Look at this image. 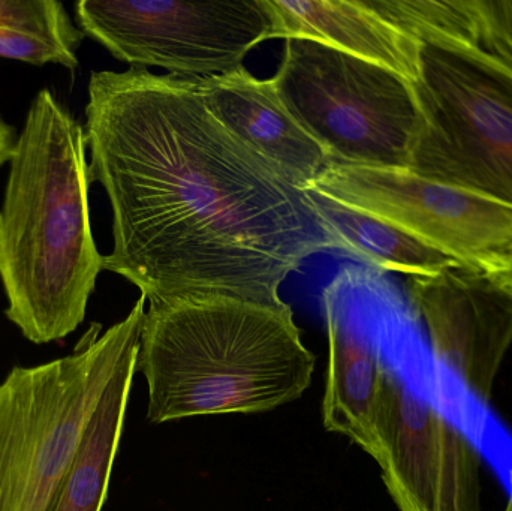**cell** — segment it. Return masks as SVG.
Segmentation results:
<instances>
[{
  "label": "cell",
  "instance_id": "15",
  "mask_svg": "<svg viewBox=\"0 0 512 511\" xmlns=\"http://www.w3.org/2000/svg\"><path fill=\"white\" fill-rule=\"evenodd\" d=\"M138 347L126 354L111 378L50 511H102L137 374Z\"/></svg>",
  "mask_w": 512,
  "mask_h": 511
},
{
  "label": "cell",
  "instance_id": "6",
  "mask_svg": "<svg viewBox=\"0 0 512 511\" xmlns=\"http://www.w3.org/2000/svg\"><path fill=\"white\" fill-rule=\"evenodd\" d=\"M331 164L408 170L421 111L408 78L309 39H286L273 77Z\"/></svg>",
  "mask_w": 512,
  "mask_h": 511
},
{
  "label": "cell",
  "instance_id": "10",
  "mask_svg": "<svg viewBox=\"0 0 512 511\" xmlns=\"http://www.w3.org/2000/svg\"><path fill=\"white\" fill-rule=\"evenodd\" d=\"M408 288L436 362L487 407L512 344V288L493 270L462 263L411 276Z\"/></svg>",
  "mask_w": 512,
  "mask_h": 511
},
{
  "label": "cell",
  "instance_id": "5",
  "mask_svg": "<svg viewBox=\"0 0 512 511\" xmlns=\"http://www.w3.org/2000/svg\"><path fill=\"white\" fill-rule=\"evenodd\" d=\"M421 128L408 171L512 209V60L418 41Z\"/></svg>",
  "mask_w": 512,
  "mask_h": 511
},
{
  "label": "cell",
  "instance_id": "18",
  "mask_svg": "<svg viewBox=\"0 0 512 511\" xmlns=\"http://www.w3.org/2000/svg\"><path fill=\"white\" fill-rule=\"evenodd\" d=\"M17 138L18 135L15 134V129L0 117V167L11 161Z\"/></svg>",
  "mask_w": 512,
  "mask_h": 511
},
{
  "label": "cell",
  "instance_id": "11",
  "mask_svg": "<svg viewBox=\"0 0 512 511\" xmlns=\"http://www.w3.org/2000/svg\"><path fill=\"white\" fill-rule=\"evenodd\" d=\"M195 83L219 123L301 188H309L330 167L331 159L286 107L273 78L259 80L243 66L195 77Z\"/></svg>",
  "mask_w": 512,
  "mask_h": 511
},
{
  "label": "cell",
  "instance_id": "16",
  "mask_svg": "<svg viewBox=\"0 0 512 511\" xmlns=\"http://www.w3.org/2000/svg\"><path fill=\"white\" fill-rule=\"evenodd\" d=\"M334 240V249L409 276L433 275L459 261L408 231L307 188Z\"/></svg>",
  "mask_w": 512,
  "mask_h": 511
},
{
  "label": "cell",
  "instance_id": "20",
  "mask_svg": "<svg viewBox=\"0 0 512 511\" xmlns=\"http://www.w3.org/2000/svg\"><path fill=\"white\" fill-rule=\"evenodd\" d=\"M504 511H512V497L510 498V501H508L507 507H505Z\"/></svg>",
  "mask_w": 512,
  "mask_h": 511
},
{
  "label": "cell",
  "instance_id": "7",
  "mask_svg": "<svg viewBox=\"0 0 512 511\" xmlns=\"http://www.w3.org/2000/svg\"><path fill=\"white\" fill-rule=\"evenodd\" d=\"M81 32L134 68L159 66L179 77L243 68L249 51L273 39L268 0H80Z\"/></svg>",
  "mask_w": 512,
  "mask_h": 511
},
{
  "label": "cell",
  "instance_id": "2",
  "mask_svg": "<svg viewBox=\"0 0 512 511\" xmlns=\"http://www.w3.org/2000/svg\"><path fill=\"white\" fill-rule=\"evenodd\" d=\"M86 150L83 126L42 89L18 134L0 207L5 315L33 344L80 327L104 270L90 225Z\"/></svg>",
  "mask_w": 512,
  "mask_h": 511
},
{
  "label": "cell",
  "instance_id": "8",
  "mask_svg": "<svg viewBox=\"0 0 512 511\" xmlns=\"http://www.w3.org/2000/svg\"><path fill=\"white\" fill-rule=\"evenodd\" d=\"M310 189L384 219L468 266L512 251V209L408 170L330 164Z\"/></svg>",
  "mask_w": 512,
  "mask_h": 511
},
{
  "label": "cell",
  "instance_id": "9",
  "mask_svg": "<svg viewBox=\"0 0 512 511\" xmlns=\"http://www.w3.org/2000/svg\"><path fill=\"white\" fill-rule=\"evenodd\" d=\"M382 480L399 511H481V458L471 438L388 369Z\"/></svg>",
  "mask_w": 512,
  "mask_h": 511
},
{
  "label": "cell",
  "instance_id": "17",
  "mask_svg": "<svg viewBox=\"0 0 512 511\" xmlns=\"http://www.w3.org/2000/svg\"><path fill=\"white\" fill-rule=\"evenodd\" d=\"M63 3L56 0H0V57L30 65L78 66L84 39Z\"/></svg>",
  "mask_w": 512,
  "mask_h": 511
},
{
  "label": "cell",
  "instance_id": "4",
  "mask_svg": "<svg viewBox=\"0 0 512 511\" xmlns=\"http://www.w3.org/2000/svg\"><path fill=\"white\" fill-rule=\"evenodd\" d=\"M146 302L104 333L93 323L68 356L15 366L0 384V511H50L111 378L140 345Z\"/></svg>",
  "mask_w": 512,
  "mask_h": 511
},
{
  "label": "cell",
  "instance_id": "3",
  "mask_svg": "<svg viewBox=\"0 0 512 511\" xmlns=\"http://www.w3.org/2000/svg\"><path fill=\"white\" fill-rule=\"evenodd\" d=\"M315 365L288 303L231 297L150 305L137 356L158 425L276 410L306 393Z\"/></svg>",
  "mask_w": 512,
  "mask_h": 511
},
{
  "label": "cell",
  "instance_id": "1",
  "mask_svg": "<svg viewBox=\"0 0 512 511\" xmlns=\"http://www.w3.org/2000/svg\"><path fill=\"white\" fill-rule=\"evenodd\" d=\"M92 182L113 210L104 270L149 305L231 297L282 306L280 285L334 240L307 188L213 117L195 77L92 72Z\"/></svg>",
  "mask_w": 512,
  "mask_h": 511
},
{
  "label": "cell",
  "instance_id": "14",
  "mask_svg": "<svg viewBox=\"0 0 512 511\" xmlns=\"http://www.w3.org/2000/svg\"><path fill=\"white\" fill-rule=\"evenodd\" d=\"M379 17L415 41H441L512 60V2L366 0Z\"/></svg>",
  "mask_w": 512,
  "mask_h": 511
},
{
  "label": "cell",
  "instance_id": "19",
  "mask_svg": "<svg viewBox=\"0 0 512 511\" xmlns=\"http://www.w3.org/2000/svg\"><path fill=\"white\" fill-rule=\"evenodd\" d=\"M493 272H495L508 287L512 288V251L498 264V267H496Z\"/></svg>",
  "mask_w": 512,
  "mask_h": 511
},
{
  "label": "cell",
  "instance_id": "12",
  "mask_svg": "<svg viewBox=\"0 0 512 511\" xmlns=\"http://www.w3.org/2000/svg\"><path fill=\"white\" fill-rule=\"evenodd\" d=\"M325 317L328 366L322 422L328 432L343 435L378 462L388 366L366 336L346 326L328 296Z\"/></svg>",
  "mask_w": 512,
  "mask_h": 511
},
{
  "label": "cell",
  "instance_id": "13",
  "mask_svg": "<svg viewBox=\"0 0 512 511\" xmlns=\"http://www.w3.org/2000/svg\"><path fill=\"white\" fill-rule=\"evenodd\" d=\"M273 38L309 39L397 72L414 83L418 41L379 17L366 0H268Z\"/></svg>",
  "mask_w": 512,
  "mask_h": 511
}]
</instances>
